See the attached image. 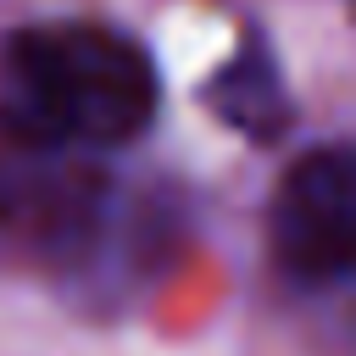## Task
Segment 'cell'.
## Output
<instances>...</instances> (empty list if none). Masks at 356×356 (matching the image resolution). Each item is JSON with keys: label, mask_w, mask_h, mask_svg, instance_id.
<instances>
[{"label": "cell", "mask_w": 356, "mask_h": 356, "mask_svg": "<svg viewBox=\"0 0 356 356\" xmlns=\"http://www.w3.org/2000/svg\"><path fill=\"white\" fill-rule=\"evenodd\" d=\"M161 100L145 44L106 22H33L0 44V128L50 150H111L150 128Z\"/></svg>", "instance_id": "cell-1"}, {"label": "cell", "mask_w": 356, "mask_h": 356, "mask_svg": "<svg viewBox=\"0 0 356 356\" xmlns=\"http://www.w3.org/2000/svg\"><path fill=\"white\" fill-rule=\"evenodd\" d=\"M111 178L83 150L28 145L0 128V228L44 256L83 261L106 239Z\"/></svg>", "instance_id": "cell-2"}, {"label": "cell", "mask_w": 356, "mask_h": 356, "mask_svg": "<svg viewBox=\"0 0 356 356\" xmlns=\"http://www.w3.org/2000/svg\"><path fill=\"white\" fill-rule=\"evenodd\" d=\"M267 234L289 278L334 284L356 273V145H317L295 156L273 189Z\"/></svg>", "instance_id": "cell-3"}, {"label": "cell", "mask_w": 356, "mask_h": 356, "mask_svg": "<svg viewBox=\"0 0 356 356\" xmlns=\"http://www.w3.org/2000/svg\"><path fill=\"white\" fill-rule=\"evenodd\" d=\"M206 106L250 134V139H278L289 122H295V106H289V89H284V72L267 50V39H239V50L217 67V78L206 83Z\"/></svg>", "instance_id": "cell-4"}]
</instances>
